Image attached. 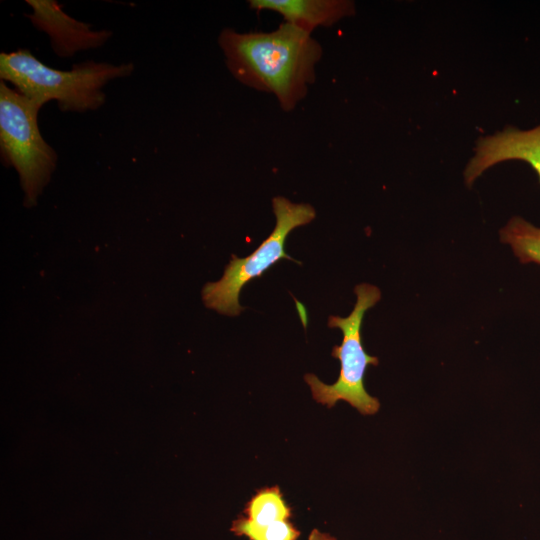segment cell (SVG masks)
<instances>
[{"instance_id":"cell-1","label":"cell","mask_w":540,"mask_h":540,"mask_svg":"<svg viewBox=\"0 0 540 540\" xmlns=\"http://www.w3.org/2000/svg\"><path fill=\"white\" fill-rule=\"evenodd\" d=\"M218 44L240 83L276 97L283 111L295 109L316 80L323 49L311 33L287 22L270 32L223 29Z\"/></svg>"},{"instance_id":"cell-2","label":"cell","mask_w":540,"mask_h":540,"mask_svg":"<svg viewBox=\"0 0 540 540\" xmlns=\"http://www.w3.org/2000/svg\"><path fill=\"white\" fill-rule=\"evenodd\" d=\"M132 63L113 65L86 61L69 71L43 64L26 49L0 54L1 81L41 106L55 100L62 111L96 110L105 102L102 88L111 80L131 75Z\"/></svg>"},{"instance_id":"cell-3","label":"cell","mask_w":540,"mask_h":540,"mask_svg":"<svg viewBox=\"0 0 540 540\" xmlns=\"http://www.w3.org/2000/svg\"><path fill=\"white\" fill-rule=\"evenodd\" d=\"M41 105L6 82L0 83V151L5 165L18 173L25 193L24 205L32 207L56 168L57 154L43 139L38 112Z\"/></svg>"},{"instance_id":"cell-4","label":"cell","mask_w":540,"mask_h":540,"mask_svg":"<svg viewBox=\"0 0 540 540\" xmlns=\"http://www.w3.org/2000/svg\"><path fill=\"white\" fill-rule=\"evenodd\" d=\"M357 300L352 312L347 317L330 316L328 326L339 328L343 333L341 345L334 346L332 356L340 361V373L337 381L331 385L320 381L314 374H306L304 379L311 389L315 401L333 407L343 400L356 408L363 415L378 412L380 402L369 395L364 387V375L369 365L377 366L379 360L368 355L361 340L362 320L371 307L381 299L378 287L362 283L354 288Z\"/></svg>"},{"instance_id":"cell-5","label":"cell","mask_w":540,"mask_h":540,"mask_svg":"<svg viewBox=\"0 0 540 540\" xmlns=\"http://www.w3.org/2000/svg\"><path fill=\"white\" fill-rule=\"evenodd\" d=\"M272 208L276 223L271 234L245 258L232 255L221 279L204 285L202 299L207 308L228 316L239 315L244 309L239 304L244 285L281 259L297 262L285 251L287 236L293 229L312 222L316 211L310 204L294 203L282 196L272 199Z\"/></svg>"},{"instance_id":"cell-6","label":"cell","mask_w":540,"mask_h":540,"mask_svg":"<svg viewBox=\"0 0 540 540\" xmlns=\"http://www.w3.org/2000/svg\"><path fill=\"white\" fill-rule=\"evenodd\" d=\"M508 160L529 164L540 182V124L530 129L508 125L501 131L480 137L474 155L464 169L465 184L471 187L486 170Z\"/></svg>"},{"instance_id":"cell-7","label":"cell","mask_w":540,"mask_h":540,"mask_svg":"<svg viewBox=\"0 0 540 540\" xmlns=\"http://www.w3.org/2000/svg\"><path fill=\"white\" fill-rule=\"evenodd\" d=\"M33 25L45 31L51 39L54 52L62 57L72 56L80 50L103 45L111 36L108 30L95 31L90 25L67 15L56 1L28 0Z\"/></svg>"},{"instance_id":"cell-8","label":"cell","mask_w":540,"mask_h":540,"mask_svg":"<svg viewBox=\"0 0 540 540\" xmlns=\"http://www.w3.org/2000/svg\"><path fill=\"white\" fill-rule=\"evenodd\" d=\"M248 5L256 11L276 12L284 22L309 33L355 14V3L350 0H249Z\"/></svg>"},{"instance_id":"cell-9","label":"cell","mask_w":540,"mask_h":540,"mask_svg":"<svg viewBox=\"0 0 540 540\" xmlns=\"http://www.w3.org/2000/svg\"><path fill=\"white\" fill-rule=\"evenodd\" d=\"M500 240L511 247L521 263L540 265L539 227L520 216H514L500 230Z\"/></svg>"},{"instance_id":"cell-10","label":"cell","mask_w":540,"mask_h":540,"mask_svg":"<svg viewBox=\"0 0 540 540\" xmlns=\"http://www.w3.org/2000/svg\"><path fill=\"white\" fill-rule=\"evenodd\" d=\"M247 514L251 522L267 525L276 521L287 520L290 511L278 488L266 489L256 494L247 506Z\"/></svg>"},{"instance_id":"cell-11","label":"cell","mask_w":540,"mask_h":540,"mask_svg":"<svg viewBox=\"0 0 540 540\" xmlns=\"http://www.w3.org/2000/svg\"><path fill=\"white\" fill-rule=\"evenodd\" d=\"M231 530L237 535H245L250 540H295L299 532L287 521H276L259 525L247 518L234 521Z\"/></svg>"},{"instance_id":"cell-12","label":"cell","mask_w":540,"mask_h":540,"mask_svg":"<svg viewBox=\"0 0 540 540\" xmlns=\"http://www.w3.org/2000/svg\"><path fill=\"white\" fill-rule=\"evenodd\" d=\"M309 540H336V539L328 534L322 533L314 529L309 536Z\"/></svg>"}]
</instances>
